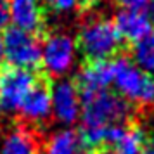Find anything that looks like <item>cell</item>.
<instances>
[{"label": "cell", "mask_w": 154, "mask_h": 154, "mask_svg": "<svg viewBox=\"0 0 154 154\" xmlns=\"http://www.w3.org/2000/svg\"><path fill=\"white\" fill-rule=\"evenodd\" d=\"M82 95V128H104L111 125L130 126L135 106L111 90L87 92Z\"/></svg>", "instance_id": "cell-1"}, {"label": "cell", "mask_w": 154, "mask_h": 154, "mask_svg": "<svg viewBox=\"0 0 154 154\" xmlns=\"http://www.w3.org/2000/svg\"><path fill=\"white\" fill-rule=\"evenodd\" d=\"M112 83L116 94L130 104L147 107L154 104V76L140 69L128 57L111 59Z\"/></svg>", "instance_id": "cell-2"}, {"label": "cell", "mask_w": 154, "mask_h": 154, "mask_svg": "<svg viewBox=\"0 0 154 154\" xmlns=\"http://www.w3.org/2000/svg\"><path fill=\"white\" fill-rule=\"evenodd\" d=\"M123 40L119 38L112 21L94 17L82 24L78 33L76 47L87 59V63L111 61L118 54Z\"/></svg>", "instance_id": "cell-3"}, {"label": "cell", "mask_w": 154, "mask_h": 154, "mask_svg": "<svg viewBox=\"0 0 154 154\" xmlns=\"http://www.w3.org/2000/svg\"><path fill=\"white\" fill-rule=\"evenodd\" d=\"M4 42V57L11 68L33 69L42 64V43L31 33L14 28H5L2 35Z\"/></svg>", "instance_id": "cell-4"}, {"label": "cell", "mask_w": 154, "mask_h": 154, "mask_svg": "<svg viewBox=\"0 0 154 154\" xmlns=\"http://www.w3.org/2000/svg\"><path fill=\"white\" fill-rule=\"evenodd\" d=\"M38 75L29 69L19 68H7L0 76V107L7 112L21 109L24 99L35 85L40 82Z\"/></svg>", "instance_id": "cell-5"}, {"label": "cell", "mask_w": 154, "mask_h": 154, "mask_svg": "<svg viewBox=\"0 0 154 154\" xmlns=\"http://www.w3.org/2000/svg\"><path fill=\"white\" fill-rule=\"evenodd\" d=\"M76 56V42L66 33L47 36L42 45V64L50 76H63L73 68Z\"/></svg>", "instance_id": "cell-6"}, {"label": "cell", "mask_w": 154, "mask_h": 154, "mask_svg": "<svg viewBox=\"0 0 154 154\" xmlns=\"http://www.w3.org/2000/svg\"><path fill=\"white\" fill-rule=\"evenodd\" d=\"M52 94V112L61 123L71 125L80 116L82 109V95L75 82L59 80L50 88Z\"/></svg>", "instance_id": "cell-7"}, {"label": "cell", "mask_w": 154, "mask_h": 154, "mask_svg": "<svg viewBox=\"0 0 154 154\" xmlns=\"http://www.w3.org/2000/svg\"><path fill=\"white\" fill-rule=\"evenodd\" d=\"M9 19L14 23V28L38 35L45 26V14L40 0H7Z\"/></svg>", "instance_id": "cell-8"}, {"label": "cell", "mask_w": 154, "mask_h": 154, "mask_svg": "<svg viewBox=\"0 0 154 154\" xmlns=\"http://www.w3.org/2000/svg\"><path fill=\"white\" fill-rule=\"evenodd\" d=\"M114 28L119 38L126 43H139L152 31V19L144 11H125L121 9L114 16Z\"/></svg>", "instance_id": "cell-9"}, {"label": "cell", "mask_w": 154, "mask_h": 154, "mask_svg": "<svg viewBox=\"0 0 154 154\" xmlns=\"http://www.w3.org/2000/svg\"><path fill=\"white\" fill-rule=\"evenodd\" d=\"M19 111L28 121H33V123L45 121L50 116V112H52V94H50V85L45 78H40V82L35 85V88L24 99Z\"/></svg>", "instance_id": "cell-10"}, {"label": "cell", "mask_w": 154, "mask_h": 154, "mask_svg": "<svg viewBox=\"0 0 154 154\" xmlns=\"http://www.w3.org/2000/svg\"><path fill=\"white\" fill-rule=\"evenodd\" d=\"M112 83V68L111 61H97V63H87L80 69L75 85L80 94L87 92L106 90Z\"/></svg>", "instance_id": "cell-11"}, {"label": "cell", "mask_w": 154, "mask_h": 154, "mask_svg": "<svg viewBox=\"0 0 154 154\" xmlns=\"http://www.w3.org/2000/svg\"><path fill=\"white\" fill-rule=\"evenodd\" d=\"M40 151L42 147L38 144L33 128L26 125H17L5 137L0 154H40Z\"/></svg>", "instance_id": "cell-12"}, {"label": "cell", "mask_w": 154, "mask_h": 154, "mask_svg": "<svg viewBox=\"0 0 154 154\" xmlns=\"http://www.w3.org/2000/svg\"><path fill=\"white\" fill-rule=\"evenodd\" d=\"M43 154H88V151L83 146L80 132L63 130L50 137L43 149Z\"/></svg>", "instance_id": "cell-13"}, {"label": "cell", "mask_w": 154, "mask_h": 154, "mask_svg": "<svg viewBox=\"0 0 154 154\" xmlns=\"http://www.w3.org/2000/svg\"><path fill=\"white\" fill-rule=\"evenodd\" d=\"M149 137L144 130L135 125H130L126 128L123 139L111 149L112 154H147Z\"/></svg>", "instance_id": "cell-14"}, {"label": "cell", "mask_w": 154, "mask_h": 154, "mask_svg": "<svg viewBox=\"0 0 154 154\" xmlns=\"http://www.w3.org/2000/svg\"><path fill=\"white\" fill-rule=\"evenodd\" d=\"M133 59L140 69L154 76V29L144 40L133 45Z\"/></svg>", "instance_id": "cell-15"}, {"label": "cell", "mask_w": 154, "mask_h": 154, "mask_svg": "<svg viewBox=\"0 0 154 154\" xmlns=\"http://www.w3.org/2000/svg\"><path fill=\"white\" fill-rule=\"evenodd\" d=\"M45 4L57 12H68L78 5V0H45Z\"/></svg>", "instance_id": "cell-16"}, {"label": "cell", "mask_w": 154, "mask_h": 154, "mask_svg": "<svg viewBox=\"0 0 154 154\" xmlns=\"http://www.w3.org/2000/svg\"><path fill=\"white\" fill-rule=\"evenodd\" d=\"M114 2L125 11H144L151 4V0H114Z\"/></svg>", "instance_id": "cell-17"}, {"label": "cell", "mask_w": 154, "mask_h": 154, "mask_svg": "<svg viewBox=\"0 0 154 154\" xmlns=\"http://www.w3.org/2000/svg\"><path fill=\"white\" fill-rule=\"evenodd\" d=\"M9 23V2L0 0V29H5Z\"/></svg>", "instance_id": "cell-18"}, {"label": "cell", "mask_w": 154, "mask_h": 154, "mask_svg": "<svg viewBox=\"0 0 154 154\" xmlns=\"http://www.w3.org/2000/svg\"><path fill=\"white\" fill-rule=\"evenodd\" d=\"M100 0H78V7L83 9V11H88V9H94Z\"/></svg>", "instance_id": "cell-19"}, {"label": "cell", "mask_w": 154, "mask_h": 154, "mask_svg": "<svg viewBox=\"0 0 154 154\" xmlns=\"http://www.w3.org/2000/svg\"><path fill=\"white\" fill-rule=\"evenodd\" d=\"M147 154H154V139H149V146H147Z\"/></svg>", "instance_id": "cell-20"}, {"label": "cell", "mask_w": 154, "mask_h": 154, "mask_svg": "<svg viewBox=\"0 0 154 154\" xmlns=\"http://www.w3.org/2000/svg\"><path fill=\"white\" fill-rule=\"evenodd\" d=\"M5 57H4V42H2V36H0V63L4 61Z\"/></svg>", "instance_id": "cell-21"}, {"label": "cell", "mask_w": 154, "mask_h": 154, "mask_svg": "<svg viewBox=\"0 0 154 154\" xmlns=\"http://www.w3.org/2000/svg\"><path fill=\"white\" fill-rule=\"evenodd\" d=\"M149 7H151V19L154 21V0H151V4H149Z\"/></svg>", "instance_id": "cell-22"}]
</instances>
